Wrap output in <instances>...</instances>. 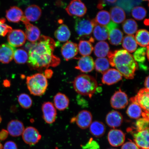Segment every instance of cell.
Segmentation results:
<instances>
[{
  "label": "cell",
  "instance_id": "35",
  "mask_svg": "<svg viewBox=\"0 0 149 149\" xmlns=\"http://www.w3.org/2000/svg\"><path fill=\"white\" fill-rule=\"evenodd\" d=\"M78 47L79 53L83 56H89L94 49L92 43L87 40L80 41Z\"/></svg>",
  "mask_w": 149,
  "mask_h": 149
},
{
  "label": "cell",
  "instance_id": "7",
  "mask_svg": "<svg viewBox=\"0 0 149 149\" xmlns=\"http://www.w3.org/2000/svg\"><path fill=\"white\" fill-rule=\"evenodd\" d=\"M149 89L146 88L140 89L136 95L130 98V101L135 102L140 107L144 112L149 113Z\"/></svg>",
  "mask_w": 149,
  "mask_h": 149
},
{
  "label": "cell",
  "instance_id": "17",
  "mask_svg": "<svg viewBox=\"0 0 149 149\" xmlns=\"http://www.w3.org/2000/svg\"><path fill=\"white\" fill-rule=\"evenodd\" d=\"M125 139V134L120 130H111L108 134V141L109 144L113 146L118 147L122 145Z\"/></svg>",
  "mask_w": 149,
  "mask_h": 149
},
{
  "label": "cell",
  "instance_id": "40",
  "mask_svg": "<svg viewBox=\"0 0 149 149\" xmlns=\"http://www.w3.org/2000/svg\"><path fill=\"white\" fill-rule=\"evenodd\" d=\"M132 14L133 17L136 20H142L146 16L147 11L144 7L137 6L133 9Z\"/></svg>",
  "mask_w": 149,
  "mask_h": 149
},
{
  "label": "cell",
  "instance_id": "45",
  "mask_svg": "<svg viewBox=\"0 0 149 149\" xmlns=\"http://www.w3.org/2000/svg\"><path fill=\"white\" fill-rule=\"evenodd\" d=\"M122 145L121 149H139L135 143L131 141H127Z\"/></svg>",
  "mask_w": 149,
  "mask_h": 149
},
{
  "label": "cell",
  "instance_id": "53",
  "mask_svg": "<svg viewBox=\"0 0 149 149\" xmlns=\"http://www.w3.org/2000/svg\"></svg>",
  "mask_w": 149,
  "mask_h": 149
},
{
  "label": "cell",
  "instance_id": "31",
  "mask_svg": "<svg viewBox=\"0 0 149 149\" xmlns=\"http://www.w3.org/2000/svg\"><path fill=\"white\" fill-rule=\"evenodd\" d=\"M109 50V46L107 42L100 41L95 46L94 54L98 58H104L108 55Z\"/></svg>",
  "mask_w": 149,
  "mask_h": 149
},
{
  "label": "cell",
  "instance_id": "13",
  "mask_svg": "<svg viewBox=\"0 0 149 149\" xmlns=\"http://www.w3.org/2000/svg\"><path fill=\"white\" fill-rule=\"evenodd\" d=\"M22 135L24 142L29 145L36 144L41 139L38 130L32 127L25 128Z\"/></svg>",
  "mask_w": 149,
  "mask_h": 149
},
{
  "label": "cell",
  "instance_id": "48",
  "mask_svg": "<svg viewBox=\"0 0 149 149\" xmlns=\"http://www.w3.org/2000/svg\"><path fill=\"white\" fill-rule=\"evenodd\" d=\"M145 86L146 88L149 89V76L147 77L145 81Z\"/></svg>",
  "mask_w": 149,
  "mask_h": 149
},
{
  "label": "cell",
  "instance_id": "1",
  "mask_svg": "<svg viewBox=\"0 0 149 149\" xmlns=\"http://www.w3.org/2000/svg\"><path fill=\"white\" fill-rule=\"evenodd\" d=\"M29 49L28 62L34 69H41L55 67L60 63V59L54 54L56 42L51 37L40 36Z\"/></svg>",
  "mask_w": 149,
  "mask_h": 149
},
{
  "label": "cell",
  "instance_id": "5",
  "mask_svg": "<svg viewBox=\"0 0 149 149\" xmlns=\"http://www.w3.org/2000/svg\"><path fill=\"white\" fill-rule=\"evenodd\" d=\"M96 24L94 19L77 18L75 20L74 29L79 37H88L92 34Z\"/></svg>",
  "mask_w": 149,
  "mask_h": 149
},
{
  "label": "cell",
  "instance_id": "52",
  "mask_svg": "<svg viewBox=\"0 0 149 149\" xmlns=\"http://www.w3.org/2000/svg\"><path fill=\"white\" fill-rule=\"evenodd\" d=\"M143 1H148V0H143Z\"/></svg>",
  "mask_w": 149,
  "mask_h": 149
},
{
  "label": "cell",
  "instance_id": "39",
  "mask_svg": "<svg viewBox=\"0 0 149 149\" xmlns=\"http://www.w3.org/2000/svg\"><path fill=\"white\" fill-rule=\"evenodd\" d=\"M18 100L19 105L24 109H29L32 105V99L29 95L23 93L20 94L18 97Z\"/></svg>",
  "mask_w": 149,
  "mask_h": 149
},
{
  "label": "cell",
  "instance_id": "49",
  "mask_svg": "<svg viewBox=\"0 0 149 149\" xmlns=\"http://www.w3.org/2000/svg\"><path fill=\"white\" fill-rule=\"evenodd\" d=\"M147 51H146V55L147 58H148V60H149V46L146 47Z\"/></svg>",
  "mask_w": 149,
  "mask_h": 149
},
{
  "label": "cell",
  "instance_id": "33",
  "mask_svg": "<svg viewBox=\"0 0 149 149\" xmlns=\"http://www.w3.org/2000/svg\"><path fill=\"white\" fill-rule=\"evenodd\" d=\"M142 109L137 103L132 102L128 107L126 113L128 116L132 119H138L142 114Z\"/></svg>",
  "mask_w": 149,
  "mask_h": 149
},
{
  "label": "cell",
  "instance_id": "29",
  "mask_svg": "<svg viewBox=\"0 0 149 149\" xmlns=\"http://www.w3.org/2000/svg\"><path fill=\"white\" fill-rule=\"evenodd\" d=\"M93 31V34L96 40L103 41L108 39L109 31L106 26L96 24Z\"/></svg>",
  "mask_w": 149,
  "mask_h": 149
},
{
  "label": "cell",
  "instance_id": "32",
  "mask_svg": "<svg viewBox=\"0 0 149 149\" xmlns=\"http://www.w3.org/2000/svg\"><path fill=\"white\" fill-rule=\"evenodd\" d=\"M89 127L91 133L96 137L102 136L105 133V126L101 122L97 121H94L91 123Z\"/></svg>",
  "mask_w": 149,
  "mask_h": 149
},
{
  "label": "cell",
  "instance_id": "36",
  "mask_svg": "<svg viewBox=\"0 0 149 149\" xmlns=\"http://www.w3.org/2000/svg\"><path fill=\"white\" fill-rule=\"evenodd\" d=\"M94 20L96 24L98 25L107 26L111 22L110 15L107 11H100L97 15Z\"/></svg>",
  "mask_w": 149,
  "mask_h": 149
},
{
  "label": "cell",
  "instance_id": "12",
  "mask_svg": "<svg viewBox=\"0 0 149 149\" xmlns=\"http://www.w3.org/2000/svg\"><path fill=\"white\" fill-rule=\"evenodd\" d=\"M43 118L48 124L55 122L57 116V111L54 104L51 102H44L42 106Z\"/></svg>",
  "mask_w": 149,
  "mask_h": 149
},
{
  "label": "cell",
  "instance_id": "11",
  "mask_svg": "<svg viewBox=\"0 0 149 149\" xmlns=\"http://www.w3.org/2000/svg\"><path fill=\"white\" fill-rule=\"evenodd\" d=\"M128 103L127 95L120 89L115 92L111 98V107L113 109H124L128 105Z\"/></svg>",
  "mask_w": 149,
  "mask_h": 149
},
{
  "label": "cell",
  "instance_id": "15",
  "mask_svg": "<svg viewBox=\"0 0 149 149\" xmlns=\"http://www.w3.org/2000/svg\"><path fill=\"white\" fill-rule=\"evenodd\" d=\"M15 49L9 44H4L0 46V62L8 64L13 59Z\"/></svg>",
  "mask_w": 149,
  "mask_h": 149
},
{
  "label": "cell",
  "instance_id": "30",
  "mask_svg": "<svg viewBox=\"0 0 149 149\" xmlns=\"http://www.w3.org/2000/svg\"><path fill=\"white\" fill-rule=\"evenodd\" d=\"M135 39L137 44L142 47H146L149 45L148 31L144 29L139 30L136 33Z\"/></svg>",
  "mask_w": 149,
  "mask_h": 149
},
{
  "label": "cell",
  "instance_id": "46",
  "mask_svg": "<svg viewBox=\"0 0 149 149\" xmlns=\"http://www.w3.org/2000/svg\"><path fill=\"white\" fill-rule=\"evenodd\" d=\"M3 149H18V148L15 143L12 141H9L5 143Z\"/></svg>",
  "mask_w": 149,
  "mask_h": 149
},
{
  "label": "cell",
  "instance_id": "25",
  "mask_svg": "<svg viewBox=\"0 0 149 149\" xmlns=\"http://www.w3.org/2000/svg\"><path fill=\"white\" fill-rule=\"evenodd\" d=\"M54 106L57 109L62 111L68 107L70 100L66 95L58 93L54 97Z\"/></svg>",
  "mask_w": 149,
  "mask_h": 149
},
{
  "label": "cell",
  "instance_id": "42",
  "mask_svg": "<svg viewBox=\"0 0 149 149\" xmlns=\"http://www.w3.org/2000/svg\"><path fill=\"white\" fill-rule=\"evenodd\" d=\"M4 18L0 19V37L5 36L13 30L12 27L5 23Z\"/></svg>",
  "mask_w": 149,
  "mask_h": 149
},
{
  "label": "cell",
  "instance_id": "37",
  "mask_svg": "<svg viewBox=\"0 0 149 149\" xmlns=\"http://www.w3.org/2000/svg\"><path fill=\"white\" fill-rule=\"evenodd\" d=\"M109 59L106 58H99L94 62V67L97 71L104 74L109 70Z\"/></svg>",
  "mask_w": 149,
  "mask_h": 149
},
{
  "label": "cell",
  "instance_id": "6",
  "mask_svg": "<svg viewBox=\"0 0 149 149\" xmlns=\"http://www.w3.org/2000/svg\"><path fill=\"white\" fill-rule=\"evenodd\" d=\"M106 26L109 31L108 39L110 43L113 45L116 46L121 44L123 38V34L120 30L117 28V24L111 21Z\"/></svg>",
  "mask_w": 149,
  "mask_h": 149
},
{
  "label": "cell",
  "instance_id": "4",
  "mask_svg": "<svg viewBox=\"0 0 149 149\" xmlns=\"http://www.w3.org/2000/svg\"><path fill=\"white\" fill-rule=\"evenodd\" d=\"M26 84L31 94L36 96L43 95L47 89L48 83L47 79L43 74H35L28 76Z\"/></svg>",
  "mask_w": 149,
  "mask_h": 149
},
{
  "label": "cell",
  "instance_id": "27",
  "mask_svg": "<svg viewBox=\"0 0 149 149\" xmlns=\"http://www.w3.org/2000/svg\"><path fill=\"white\" fill-rule=\"evenodd\" d=\"M122 42L123 47L129 53H133L137 49V44L134 35H127L123 38Z\"/></svg>",
  "mask_w": 149,
  "mask_h": 149
},
{
  "label": "cell",
  "instance_id": "51",
  "mask_svg": "<svg viewBox=\"0 0 149 149\" xmlns=\"http://www.w3.org/2000/svg\"><path fill=\"white\" fill-rule=\"evenodd\" d=\"M0 149H3L2 145L1 144V141H0Z\"/></svg>",
  "mask_w": 149,
  "mask_h": 149
},
{
  "label": "cell",
  "instance_id": "47",
  "mask_svg": "<svg viewBox=\"0 0 149 149\" xmlns=\"http://www.w3.org/2000/svg\"><path fill=\"white\" fill-rule=\"evenodd\" d=\"M8 135V133L7 130H3L0 132V139L1 140H4L6 139Z\"/></svg>",
  "mask_w": 149,
  "mask_h": 149
},
{
  "label": "cell",
  "instance_id": "22",
  "mask_svg": "<svg viewBox=\"0 0 149 149\" xmlns=\"http://www.w3.org/2000/svg\"><path fill=\"white\" fill-rule=\"evenodd\" d=\"M24 130L23 123L17 120H11L7 125V132L9 134L13 137H18L21 135Z\"/></svg>",
  "mask_w": 149,
  "mask_h": 149
},
{
  "label": "cell",
  "instance_id": "26",
  "mask_svg": "<svg viewBox=\"0 0 149 149\" xmlns=\"http://www.w3.org/2000/svg\"><path fill=\"white\" fill-rule=\"evenodd\" d=\"M111 18L112 22L116 24L123 23L126 19V15L122 8L118 6L111 8L110 10Z\"/></svg>",
  "mask_w": 149,
  "mask_h": 149
},
{
  "label": "cell",
  "instance_id": "3",
  "mask_svg": "<svg viewBox=\"0 0 149 149\" xmlns=\"http://www.w3.org/2000/svg\"><path fill=\"white\" fill-rule=\"evenodd\" d=\"M73 86L76 92L82 95L92 97L96 92L97 87L96 80L92 76L86 74L78 76L73 82Z\"/></svg>",
  "mask_w": 149,
  "mask_h": 149
},
{
  "label": "cell",
  "instance_id": "50",
  "mask_svg": "<svg viewBox=\"0 0 149 149\" xmlns=\"http://www.w3.org/2000/svg\"><path fill=\"white\" fill-rule=\"evenodd\" d=\"M107 1L110 3H113L116 2L117 0H107Z\"/></svg>",
  "mask_w": 149,
  "mask_h": 149
},
{
  "label": "cell",
  "instance_id": "18",
  "mask_svg": "<svg viewBox=\"0 0 149 149\" xmlns=\"http://www.w3.org/2000/svg\"><path fill=\"white\" fill-rule=\"evenodd\" d=\"M135 143L140 149H149V129L133 134Z\"/></svg>",
  "mask_w": 149,
  "mask_h": 149
},
{
  "label": "cell",
  "instance_id": "14",
  "mask_svg": "<svg viewBox=\"0 0 149 149\" xmlns=\"http://www.w3.org/2000/svg\"><path fill=\"white\" fill-rule=\"evenodd\" d=\"M92 120V116L90 112L83 110L80 111L76 117L72 118L71 122H75L79 127L85 129L90 126Z\"/></svg>",
  "mask_w": 149,
  "mask_h": 149
},
{
  "label": "cell",
  "instance_id": "2",
  "mask_svg": "<svg viewBox=\"0 0 149 149\" xmlns=\"http://www.w3.org/2000/svg\"><path fill=\"white\" fill-rule=\"evenodd\" d=\"M109 64L114 67L126 79H133L138 68L133 56L124 49L109 52L108 54Z\"/></svg>",
  "mask_w": 149,
  "mask_h": 149
},
{
  "label": "cell",
  "instance_id": "43",
  "mask_svg": "<svg viewBox=\"0 0 149 149\" xmlns=\"http://www.w3.org/2000/svg\"><path fill=\"white\" fill-rule=\"evenodd\" d=\"M135 126L137 131H142L149 129V120L144 118L138 119Z\"/></svg>",
  "mask_w": 149,
  "mask_h": 149
},
{
  "label": "cell",
  "instance_id": "9",
  "mask_svg": "<svg viewBox=\"0 0 149 149\" xmlns=\"http://www.w3.org/2000/svg\"><path fill=\"white\" fill-rule=\"evenodd\" d=\"M26 40L25 33L20 29H15L9 33L7 40L8 44L13 47L24 45Z\"/></svg>",
  "mask_w": 149,
  "mask_h": 149
},
{
  "label": "cell",
  "instance_id": "21",
  "mask_svg": "<svg viewBox=\"0 0 149 149\" xmlns=\"http://www.w3.org/2000/svg\"><path fill=\"white\" fill-rule=\"evenodd\" d=\"M106 122L110 127L115 128L120 126L123 122V117L119 112L113 111L108 113Z\"/></svg>",
  "mask_w": 149,
  "mask_h": 149
},
{
  "label": "cell",
  "instance_id": "44",
  "mask_svg": "<svg viewBox=\"0 0 149 149\" xmlns=\"http://www.w3.org/2000/svg\"><path fill=\"white\" fill-rule=\"evenodd\" d=\"M83 149H100L98 143L92 139H91L85 145L82 146Z\"/></svg>",
  "mask_w": 149,
  "mask_h": 149
},
{
  "label": "cell",
  "instance_id": "24",
  "mask_svg": "<svg viewBox=\"0 0 149 149\" xmlns=\"http://www.w3.org/2000/svg\"><path fill=\"white\" fill-rule=\"evenodd\" d=\"M42 13L41 9L40 7L36 5H33L26 9L24 16L29 22H35L40 18Z\"/></svg>",
  "mask_w": 149,
  "mask_h": 149
},
{
  "label": "cell",
  "instance_id": "38",
  "mask_svg": "<svg viewBox=\"0 0 149 149\" xmlns=\"http://www.w3.org/2000/svg\"><path fill=\"white\" fill-rule=\"evenodd\" d=\"M13 58L17 64H24L28 61L29 55L25 50L19 49L15 51Z\"/></svg>",
  "mask_w": 149,
  "mask_h": 149
},
{
  "label": "cell",
  "instance_id": "16",
  "mask_svg": "<svg viewBox=\"0 0 149 149\" xmlns=\"http://www.w3.org/2000/svg\"><path fill=\"white\" fill-rule=\"evenodd\" d=\"M102 83L109 85L114 84L122 79L120 72L115 69H110L103 74Z\"/></svg>",
  "mask_w": 149,
  "mask_h": 149
},
{
  "label": "cell",
  "instance_id": "20",
  "mask_svg": "<svg viewBox=\"0 0 149 149\" xmlns=\"http://www.w3.org/2000/svg\"><path fill=\"white\" fill-rule=\"evenodd\" d=\"M94 68V62L92 57L90 56H84L79 59L76 69L84 72H92Z\"/></svg>",
  "mask_w": 149,
  "mask_h": 149
},
{
  "label": "cell",
  "instance_id": "23",
  "mask_svg": "<svg viewBox=\"0 0 149 149\" xmlns=\"http://www.w3.org/2000/svg\"><path fill=\"white\" fill-rule=\"evenodd\" d=\"M24 15L23 11L16 6L11 7L6 12V17L9 22L18 23L22 21Z\"/></svg>",
  "mask_w": 149,
  "mask_h": 149
},
{
  "label": "cell",
  "instance_id": "34",
  "mask_svg": "<svg viewBox=\"0 0 149 149\" xmlns=\"http://www.w3.org/2000/svg\"><path fill=\"white\" fill-rule=\"evenodd\" d=\"M122 27L125 33L128 35H133L136 33L137 31L136 22L132 19L125 20L123 24Z\"/></svg>",
  "mask_w": 149,
  "mask_h": 149
},
{
  "label": "cell",
  "instance_id": "41",
  "mask_svg": "<svg viewBox=\"0 0 149 149\" xmlns=\"http://www.w3.org/2000/svg\"><path fill=\"white\" fill-rule=\"evenodd\" d=\"M147 48L146 47H140L136 50L134 53L133 57L134 59L136 62L139 63H144L145 61V56L146 55Z\"/></svg>",
  "mask_w": 149,
  "mask_h": 149
},
{
  "label": "cell",
  "instance_id": "10",
  "mask_svg": "<svg viewBox=\"0 0 149 149\" xmlns=\"http://www.w3.org/2000/svg\"><path fill=\"white\" fill-rule=\"evenodd\" d=\"M26 28L25 35L26 39L33 43L36 42L40 38V29L36 26L30 23L24 16L22 20Z\"/></svg>",
  "mask_w": 149,
  "mask_h": 149
},
{
  "label": "cell",
  "instance_id": "28",
  "mask_svg": "<svg viewBox=\"0 0 149 149\" xmlns=\"http://www.w3.org/2000/svg\"><path fill=\"white\" fill-rule=\"evenodd\" d=\"M55 38L59 42H65L70 38L71 33L67 26L63 24L54 33Z\"/></svg>",
  "mask_w": 149,
  "mask_h": 149
},
{
  "label": "cell",
  "instance_id": "8",
  "mask_svg": "<svg viewBox=\"0 0 149 149\" xmlns=\"http://www.w3.org/2000/svg\"><path fill=\"white\" fill-rule=\"evenodd\" d=\"M87 8L81 0H72L66 8L69 15L82 17L86 13Z\"/></svg>",
  "mask_w": 149,
  "mask_h": 149
},
{
  "label": "cell",
  "instance_id": "19",
  "mask_svg": "<svg viewBox=\"0 0 149 149\" xmlns=\"http://www.w3.org/2000/svg\"><path fill=\"white\" fill-rule=\"evenodd\" d=\"M78 51L77 44L72 42L65 43L61 48V54L66 61L73 58L77 55Z\"/></svg>",
  "mask_w": 149,
  "mask_h": 149
}]
</instances>
